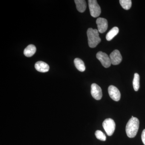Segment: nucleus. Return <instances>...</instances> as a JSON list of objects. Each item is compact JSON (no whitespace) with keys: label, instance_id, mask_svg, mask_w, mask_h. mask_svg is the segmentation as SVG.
Masks as SVG:
<instances>
[{"label":"nucleus","instance_id":"39448f33","mask_svg":"<svg viewBox=\"0 0 145 145\" xmlns=\"http://www.w3.org/2000/svg\"><path fill=\"white\" fill-rule=\"evenodd\" d=\"M96 56V58L100 61L104 67L108 68L111 65V62L110 58L106 53L100 51L97 53Z\"/></svg>","mask_w":145,"mask_h":145},{"label":"nucleus","instance_id":"f3484780","mask_svg":"<svg viewBox=\"0 0 145 145\" xmlns=\"http://www.w3.org/2000/svg\"><path fill=\"white\" fill-rule=\"evenodd\" d=\"M95 135L97 139L101 141H105L106 140V136L101 131H96L95 132Z\"/></svg>","mask_w":145,"mask_h":145},{"label":"nucleus","instance_id":"ddd939ff","mask_svg":"<svg viewBox=\"0 0 145 145\" xmlns=\"http://www.w3.org/2000/svg\"><path fill=\"white\" fill-rule=\"evenodd\" d=\"M74 63L75 67L79 71L84 72L85 71V65L82 60L79 58H76L74 59Z\"/></svg>","mask_w":145,"mask_h":145},{"label":"nucleus","instance_id":"9b49d317","mask_svg":"<svg viewBox=\"0 0 145 145\" xmlns=\"http://www.w3.org/2000/svg\"><path fill=\"white\" fill-rule=\"evenodd\" d=\"M76 8L78 11L80 13L84 12L86 8L87 5L86 1L84 0H75Z\"/></svg>","mask_w":145,"mask_h":145},{"label":"nucleus","instance_id":"0eeeda50","mask_svg":"<svg viewBox=\"0 0 145 145\" xmlns=\"http://www.w3.org/2000/svg\"><path fill=\"white\" fill-rule=\"evenodd\" d=\"M108 92L109 96L112 100L115 101H119L121 99V93L118 89L114 86H109Z\"/></svg>","mask_w":145,"mask_h":145},{"label":"nucleus","instance_id":"f257e3e1","mask_svg":"<svg viewBox=\"0 0 145 145\" xmlns=\"http://www.w3.org/2000/svg\"><path fill=\"white\" fill-rule=\"evenodd\" d=\"M140 121L136 117H131L127 123L126 132L127 136L129 138H133L137 135L139 128Z\"/></svg>","mask_w":145,"mask_h":145},{"label":"nucleus","instance_id":"2eb2a0df","mask_svg":"<svg viewBox=\"0 0 145 145\" xmlns=\"http://www.w3.org/2000/svg\"><path fill=\"white\" fill-rule=\"evenodd\" d=\"M133 88L135 91H137L140 88V75L137 73L134 74V78L133 82Z\"/></svg>","mask_w":145,"mask_h":145},{"label":"nucleus","instance_id":"20e7f679","mask_svg":"<svg viewBox=\"0 0 145 145\" xmlns=\"http://www.w3.org/2000/svg\"><path fill=\"white\" fill-rule=\"evenodd\" d=\"M103 126L107 135L111 136L115 131L116 125L113 119L108 118L103 122Z\"/></svg>","mask_w":145,"mask_h":145},{"label":"nucleus","instance_id":"9d476101","mask_svg":"<svg viewBox=\"0 0 145 145\" xmlns=\"http://www.w3.org/2000/svg\"><path fill=\"white\" fill-rule=\"evenodd\" d=\"M35 68L36 70L42 72H47L49 70V65L46 63L41 61L36 63Z\"/></svg>","mask_w":145,"mask_h":145},{"label":"nucleus","instance_id":"a211bd4d","mask_svg":"<svg viewBox=\"0 0 145 145\" xmlns=\"http://www.w3.org/2000/svg\"><path fill=\"white\" fill-rule=\"evenodd\" d=\"M141 137H142V140L143 144L145 145V129L143 131Z\"/></svg>","mask_w":145,"mask_h":145},{"label":"nucleus","instance_id":"6e6552de","mask_svg":"<svg viewBox=\"0 0 145 145\" xmlns=\"http://www.w3.org/2000/svg\"><path fill=\"white\" fill-rule=\"evenodd\" d=\"M96 24L98 27V31L100 33H103L106 31L108 27V23L106 19L99 18L96 21Z\"/></svg>","mask_w":145,"mask_h":145},{"label":"nucleus","instance_id":"4468645a","mask_svg":"<svg viewBox=\"0 0 145 145\" xmlns=\"http://www.w3.org/2000/svg\"><path fill=\"white\" fill-rule=\"evenodd\" d=\"M119 32V29L117 27H114L107 33L106 35L107 40L110 41L115 37Z\"/></svg>","mask_w":145,"mask_h":145},{"label":"nucleus","instance_id":"423d86ee","mask_svg":"<svg viewBox=\"0 0 145 145\" xmlns=\"http://www.w3.org/2000/svg\"><path fill=\"white\" fill-rule=\"evenodd\" d=\"M91 93L92 97L96 100H100L103 97L101 88L95 83L91 84Z\"/></svg>","mask_w":145,"mask_h":145},{"label":"nucleus","instance_id":"dca6fc26","mask_svg":"<svg viewBox=\"0 0 145 145\" xmlns=\"http://www.w3.org/2000/svg\"><path fill=\"white\" fill-rule=\"evenodd\" d=\"M119 3L122 7L125 10L129 9L132 5V1L131 0H120Z\"/></svg>","mask_w":145,"mask_h":145},{"label":"nucleus","instance_id":"f03ea898","mask_svg":"<svg viewBox=\"0 0 145 145\" xmlns=\"http://www.w3.org/2000/svg\"><path fill=\"white\" fill-rule=\"evenodd\" d=\"M89 46L91 48L96 47L101 42V39L99 37L98 30L89 28L87 31Z\"/></svg>","mask_w":145,"mask_h":145},{"label":"nucleus","instance_id":"f8f14e48","mask_svg":"<svg viewBox=\"0 0 145 145\" xmlns=\"http://www.w3.org/2000/svg\"><path fill=\"white\" fill-rule=\"evenodd\" d=\"M36 46L33 44L29 45L24 50V54L27 57H31L36 52Z\"/></svg>","mask_w":145,"mask_h":145},{"label":"nucleus","instance_id":"1a4fd4ad","mask_svg":"<svg viewBox=\"0 0 145 145\" xmlns=\"http://www.w3.org/2000/svg\"><path fill=\"white\" fill-rule=\"evenodd\" d=\"M111 64L113 65H119L122 61V57L118 50H115L110 55Z\"/></svg>","mask_w":145,"mask_h":145},{"label":"nucleus","instance_id":"7ed1b4c3","mask_svg":"<svg viewBox=\"0 0 145 145\" xmlns=\"http://www.w3.org/2000/svg\"><path fill=\"white\" fill-rule=\"evenodd\" d=\"M89 7L91 16L93 18H97L101 15V8L96 0H89Z\"/></svg>","mask_w":145,"mask_h":145}]
</instances>
